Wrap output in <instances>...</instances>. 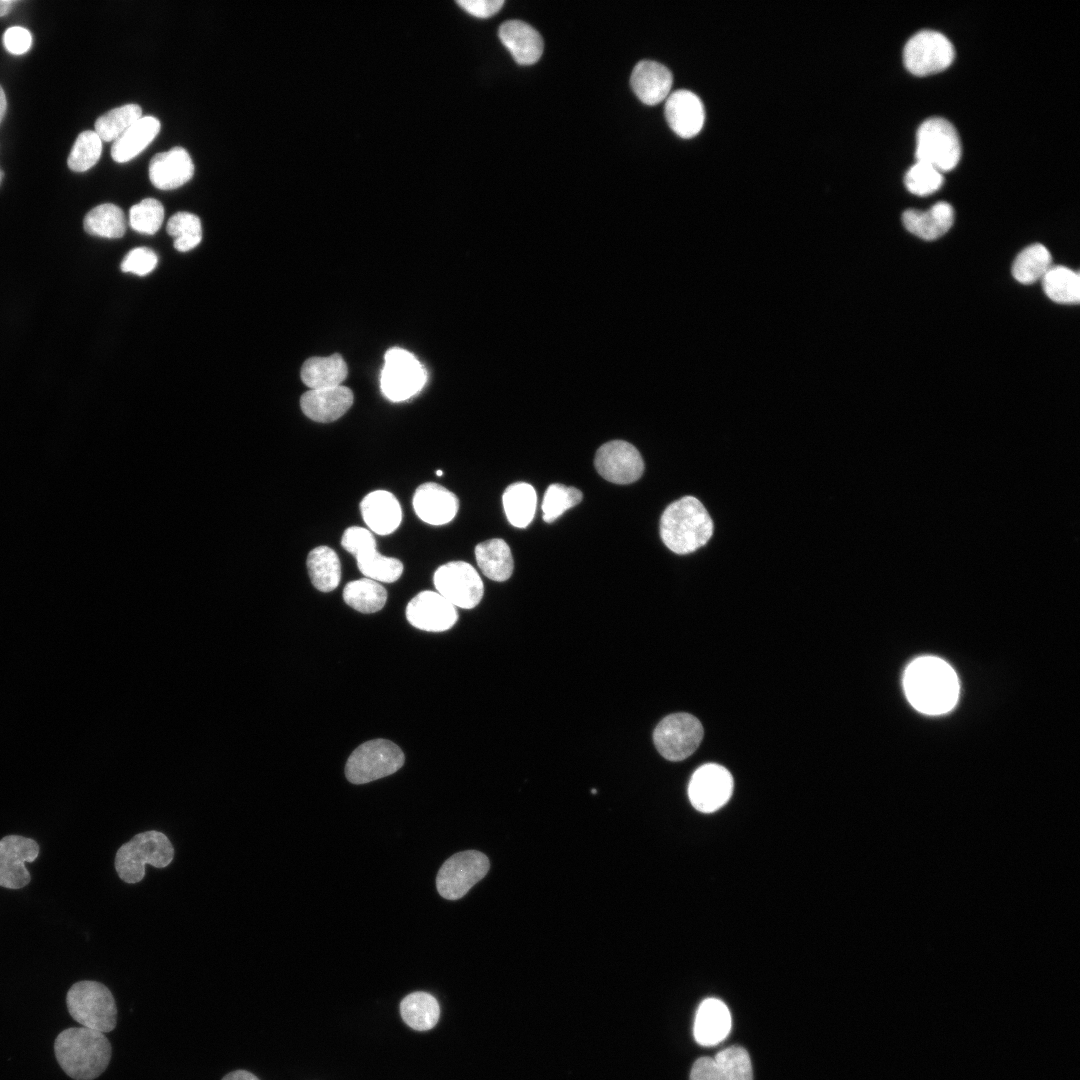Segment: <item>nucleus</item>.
I'll list each match as a JSON object with an SVG mask.
<instances>
[{
	"instance_id": "nucleus-1",
	"label": "nucleus",
	"mask_w": 1080,
	"mask_h": 1080,
	"mask_svg": "<svg viewBox=\"0 0 1080 1080\" xmlns=\"http://www.w3.org/2000/svg\"><path fill=\"white\" fill-rule=\"evenodd\" d=\"M903 686L910 704L928 715L947 713L959 696V681L953 668L934 656H922L906 668Z\"/></svg>"
},
{
	"instance_id": "nucleus-2",
	"label": "nucleus",
	"mask_w": 1080,
	"mask_h": 1080,
	"mask_svg": "<svg viewBox=\"0 0 1080 1080\" xmlns=\"http://www.w3.org/2000/svg\"><path fill=\"white\" fill-rule=\"evenodd\" d=\"M54 1050L61 1068L76 1080L97 1078L111 1058V1045L104 1033L83 1026L62 1031Z\"/></svg>"
},
{
	"instance_id": "nucleus-3",
	"label": "nucleus",
	"mask_w": 1080,
	"mask_h": 1080,
	"mask_svg": "<svg viewBox=\"0 0 1080 1080\" xmlns=\"http://www.w3.org/2000/svg\"><path fill=\"white\" fill-rule=\"evenodd\" d=\"M659 532L669 550L684 555L696 551L710 540L713 522L696 497L684 496L666 507L660 518Z\"/></svg>"
},
{
	"instance_id": "nucleus-4",
	"label": "nucleus",
	"mask_w": 1080,
	"mask_h": 1080,
	"mask_svg": "<svg viewBox=\"0 0 1080 1080\" xmlns=\"http://www.w3.org/2000/svg\"><path fill=\"white\" fill-rule=\"evenodd\" d=\"M173 858L174 847L168 837L160 831L150 830L136 834L120 846L114 865L121 880L134 884L144 878L146 864L164 868Z\"/></svg>"
},
{
	"instance_id": "nucleus-5",
	"label": "nucleus",
	"mask_w": 1080,
	"mask_h": 1080,
	"mask_svg": "<svg viewBox=\"0 0 1080 1080\" xmlns=\"http://www.w3.org/2000/svg\"><path fill=\"white\" fill-rule=\"evenodd\" d=\"M72 1018L83 1027L102 1033L116 1027L117 1007L111 991L96 981H80L72 985L66 996Z\"/></svg>"
},
{
	"instance_id": "nucleus-6",
	"label": "nucleus",
	"mask_w": 1080,
	"mask_h": 1080,
	"mask_svg": "<svg viewBox=\"0 0 1080 1080\" xmlns=\"http://www.w3.org/2000/svg\"><path fill=\"white\" fill-rule=\"evenodd\" d=\"M404 754L393 742L385 739L367 741L349 756L345 774L353 784L368 783L398 771L404 764Z\"/></svg>"
},
{
	"instance_id": "nucleus-7",
	"label": "nucleus",
	"mask_w": 1080,
	"mask_h": 1080,
	"mask_svg": "<svg viewBox=\"0 0 1080 1080\" xmlns=\"http://www.w3.org/2000/svg\"><path fill=\"white\" fill-rule=\"evenodd\" d=\"M916 159L931 164L940 172L953 169L961 157V144L955 127L946 119H926L916 134Z\"/></svg>"
},
{
	"instance_id": "nucleus-8",
	"label": "nucleus",
	"mask_w": 1080,
	"mask_h": 1080,
	"mask_svg": "<svg viewBox=\"0 0 1080 1080\" xmlns=\"http://www.w3.org/2000/svg\"><path fill=\"white\" fill-rule=\"evenodd\" d=\"M341 545L355 556L358 569L366 578L377 582L392 583L402 575V562L380 554L377 551L374 536L366 528L359 526L347 528L343 533Z\"/></svg>"
},
{
	"instance_id": "nucleus-9",
	"label": "nucleus",
	"mask_w": 1080,
	"mask_h": 1080,
	"mask_svg": "<svg viewBox=\"0 0 1080 1080\" xmlns=\"http://www.w3.org/2000/svg\"><path fill=\"white\" fill-rule=\"evenodd\" d=\"M489 867L487 856L476 850L452 855L438 871L436 877L438 893L448 900L460 899L486 876Z\"/></svg>"
},
{
	"instance_id": "nucleus-10",
	"label": "nucleus",
	"mask_w": 1080,
	"mask_h": 1080,
	"mask_svg": "<svg viewBox=\"0 0 1080 1080\" xmlns=\"http://www.w3.org/2000/svg\"><path fill=\"white\" fill-rule=\"evenodd\" d=\"M702 738V724L688 713L666 716L653 733L656 749L670 761H680L690 756L698 748Z\"/></svg>"
},
{
	"instance_id": "nucleus-11",
	"label": "nucleus",
	"mask_w": 1080,
	"mask_h": 1080,
	"mask_svg": "<svg viewBox=\"0 0 1080 1080\" xmlns=\"http://www.w3.org/2000/svg\"><path fill=\"white\" fill-rule=\"evenodd\" d=\"M954 55V47L945 35L933 30H922L907 41L903 60L909 72L926 76L946 69L952 63Z\"/></svg>"
},
{
	"instance_id": "nucleus-12",
	"label": "nucleus",
	"mask_w": 1080,
	"mask_h": 1080,
	"mask_svg": "<svg viewBox=\"0 0 1080 1080\" xmlns=\"http://www.w3.org/2000/svg\"><path fill=\"white\" fill-rule=\"evenodd\" d=\"M425 382L426 371L414 355L401 348H392L386 352L381 388L389 400H407L416 394Z\"/></svg>"
},
{
	"instance_id": "nucleus-13",
	"label": "nucleus",
	"mask_w": 1080,
	"mask_h": 1080,
	"mask_svg": "<svg viewBox=\"0 0 1080 1080\" xmlns=\"http://www.w3.org/2000/svg\"><path fill=\"white\" fill-rule=\"evenodd\" d=\"M433 581L437 592L455 607L474 608L483 597L484 586L480 575L464 561L441 565L435 571Z\"/></svg>"
},
{
	"instance_id": "nucleus-14",
	"label": "nucleus",
	"mask_w": 1080,
	"mask_h": 1080,
	"mask_svg": "<svg viewBox=\"0 0 1080 1080\" xmlns=\"http://www.w3.org/2000/svg\"><path fill=\"white\" fill-rule=\"evenodd\" d=\"M733 791L731 773L723 766L708 763L700 766L688 785V796L693 807L703 813H711L724 806Z\"/></svg>"
},
{
	"instance_id": "nucleus-15",
	"label": "nucleus",
	"mask_w": 1080,
	"mask_h": 1080,
	"mask_svg": "<svg viewBox=\"0 0 1080 1080\" xmlns=\"http://www.w3.org/2000/svg\"><path fill=\"white\" fill-rule=\"evenodd\" d=\"M594 465L605 480L615 484L635 482L644 471V462L639 451L622 440L603 444L595 454Z\"/></svg>"
},
{
	"instance_id": "nucleus-16",
	"label": "nucleus",
	"mask_w": 1080,
	"mask_h": 1080,
	"mask_svg": "<svg viewBox=\"0 0 1080 1080\" xmlns=\"http://www.w3.org/2000/svg\"><path fill=\"white\" fill-rule=\"evenodd\" d=\"M39 854L36 841L19 835H8L0 840V886L19 889L30 882L26 862L34 861Z\"/></svg>"
},
{
	"instance_id": "nucleus-17",
	"label": "nucleus",
	"mask_w": 1080,
	"mask_h": 1080,
	"mask_svg": "<svg viewBox=\"0 0 1080 1080\" xmlns=\"http://www.w3.org/2000/svg\"><path fill=\"white\" fill-rule=\"evenodd\" d=\"M406 618L417 629L442 632L454 626L458 613L456 607L441 594L427 590L410 600L406 607Z\"/></svg>"
},
{
	"instance_id": "nucleus-18",
	"label": "nucleus",
	"mask_w": 1080,
	"mask_h": 1080,
	"mask_svg": "<svg viewBox=\"0 0 1080 1080\" xmlns=\"http://www.w3.org/2000/svg\"><path fill=\"white\" fill-rule=\"evenodd\" d=\"M665 117L669 127L682 138L696 136L702 129L705 111L700 98L689 90L671 93L665 103Z\"/></svg>"
},
{
	"instance_id": "nucleus-19",
	"label": "nucleus",
	"mask_w": 1080,
	"mask_h": 1080,
	"mask_svg": "<svg viewBox=\"0 0 1080 1080\" xmlns=\"http://www.w3.org/2000/svg\"><path fill=\"white\" fill-rule=\"evenodd\" d=\"M413 508L422 521L439 526L453 520L459 508V501L457 496L445 487L434 482H427L415 490Z\"/></svg>"
},
{
	"instance_id": "nucleus-20",
	"label": "nucleus",
	"mask_w": 1080,
	"mask_h": 1080,
	"mask_svg": "<svg viewBox=\"0 0 1080 1080\" xmlns=\"http://www.w3.org/2000/svg\"><path fill=\"white\" fill-rule=\"evenodd\" d=\"M194 174L193 161L183 147L157 153L149 163L151 183L161 190H172L188 182Z\"/></svg>"
},
{
	"instance_id": "nucleus-21",
	"label": "nucleus",
	"mask_w": 1080,
	"mask_h": 1080,
	"mask_svg": "<svg viewBox=\"0 0 1080 1080\" xmlns=\"http://www.w3.org/2000/svg\"><path fill=\"white\" fill-rule=\"evenodd\" d=\"M353 404V392L346 386L316 389L300 398L303 413L313 421L329 423L343 416Z\"/></svg>"
},
{
	"instance_id": "nucleus-22",
	"label": "nucleus",
	"mask_w": 1080,
	"mask_h": 1080,
	"mask_svg": "<svg viewBox=\"0 0 1080 1080\" xmlns=\"http://www.w3.org/2000/svg\"><path fill=\"white\" fill-rule=\"evenodd\" d=\"M630 83L632 90L644 104L655 105L670 95L673 76L666 66L643 60L634 67Z\"/></svg>"
},
{
	"instance_id": "nucleus-23",
	"label": "nucleus",
	"mask_w": 1080,
	"mask_h": 1080,
	"mask_svg": "<svg viewBox=\"0 0 1080 1080\" xmlns=\"http://www.w3.org/2000/svg\"><path fill=\"white\" fill-rule=\"evenodd\" d=\"M498 34L518 64L531 65L540 59L544 48L543 39L529 24L520 20H509L501 24Z\"/></svg>"
},
{
	"instance_id": "nucleus-24",
	"label": "nucleus",
	"mask_w": 1080,
	"mask_h": 1080,
	"mask_svg": "<svg viewBox=\"0 0 1080 1080\" xmlns=\"http://www.w3.org/2000/svg\"><path fill=\"white\" fill-rule=\"evenodd\" d=\"M731 1029V1014L726 1004L716 998H708L699 1005L693 1033L697 1043L714 1046L723 1041Z\"/></svg>"
},
{
	"instance_id": "nucleus-25",
	"label": "nucleus",
	"mask_w": 1080,
	"mask_h": 1080,
	"mask_svg": "<svg viewBox=\"0 0 1080 1080\" xmlns=\"http://www.w3.org/2000/svg\"><path fill=\"white\" fill-rule=\"evenodd\" d=\"M366 525L378 535H389L400 525L402 510L397 498L385 490L367 494L360 503Z\"/></svg>"
},
{
	"instance_id": "nucleus-26",
	"label": "nucleus",
	"mask_w": 1080,
	"mask_h": 1080,
	"mask_svg": "<svg viewBox=\"0 0 1080 1080\" xmlns=\"http://www.w3.org/2000/svg\"><path fill=\"white\" fill-rule=\"evenodd\" d=\"M904 227L913 235L924 240H935L943 236L953 225V207L939 201L927 211L907 209L902 215Z\"/></svg>"
},
{
	"instance_id": "nucleus-27",
	"label": "nucleus",
	"mask_w": 1080,
	"mask_h": 1080,
	"mask_svg": "<svg viewBox=\"0 0 1080 1080\" xmlns=\"http://www.w3.org/2000/svg\"><path fill=\"white\" fill-rule=\"evenodd\" d=\"M160 131V122L153 116H142L123 132L112 144L111 157L116 162H127L144 150Z\"/></svg>"
},
{
	"instance_id": "nucleus-28",
	"label": "nucleus",
	"mask_w": 1080,
	"mask_h": 1080,
	"mask_svg": "<svg viewBox=\"0 0 1080 1080\" xmlns=\"http://www.w3.org/2000/svg\"><path fill=\"white\" fill-rule=\"evenodd\" d=\"M348 373L346 362L335 353L329 357H312L301 368L303 383L312 390L340 386Z\"/></svg>"
},
{
	"instance_id": "nucleus-29",
	"label": "nucleus",
	"mask_w": 1080,
	"mask_h": 1080,
	"mask_svg": "<svg viewBox=\"0 0 1080 1080\" xmlns=\"http://www.w3.org/2000/svg\"><path fill=\"white\" fill-rule=\"evenodd\" d=\"M475 557L482 573L493 581H505L513 572L512 553L503 539L493 538L477 544Z\"/></svg>"
},
{
	"instance_id": "nucleus-30",
	"label": "nucleus",
	"mask_w": 1080,
	"mask_h": 1080,
	"mask_svg": "<svg viewBox=\"0 0 1080 1080\" xmlns=\"http://www.w3.org/2000/svg\"><path fill=\"white\" fill-rule=\"evenodd\" d=\"M307 569L313 586L321 592L334 590L341 579V564L336 552L328 546H318L307 556Z\"/></svg>"
},
{
	"instance_id": "nucleus-31",
	"label": "nucleus",
	"mask_w": 1080,
	"mask_h": 1080,
	"mask_svg": "<svg viewBox=\"0 0 1080 1080\" xmlns=\"http://www.w3.org/2000/svg\"><path fill=\"white\" fill-rule=\"evenodd\" d=\"M503 508L508 521L517 528L527 527L534 518L537 495L525 482L509 485L502 496Z\"/></svg>"
},
{
	"instance_id": "nucleus-32",
	"label": "nucleus",
	"mask_w": 1080,
	"mask_h": 1080,
	"mask_svg": "<svg viewBox=\"0 0 1080 1080\" xmlns=\"http://www.w3.org/2000/svg\"><path fill=\"white\" fill-rule=\"evenodd\" d=\"M400 1014L403 1021L412 1029L427 1031L437 1024L440 1007L431 994L418 991L408 994L401 1001Z\"/></svg>"
},
{
	"instance_id": "nucleus-33",
	"label": "nucleus",
	"mask_w": 1080,
	"mask_h": 1080,
	"mask_svg": "<svg viewBox=\"0 0 1080 1080\" xmlns=\"http://www.w3.org/2000/svg\"><path fill=\"white\" fill-rule=\"evenodd\" d=\"M1052 257L1049 250L1042 244L1036 243L1024 248L1015 258L1012 264V275L1018 282L1029 285L1042 279L1052 267Z\"/></svg>"
},
{
	"instance_id": "nucleus-34",
	"label": "nucleus",
	"mask_w": 1080,
	"mask_h": 1080,
	"mask_svg": "<svg viewBox=\"0 0 1080 1080\" xmlns=\"http://www.w3.org/2000/svg\"><path fill=\"white\" fill-rule=\"evenodd\" d=\"M343 599L347 605L361 613H375L385 605L387 592L379 582L362 578L346 584Z\"/></svg>"
},
{
	"instance_id": "nucleus-35",
	"label": "nucleus",
	"mask_w": 1080,
	"mask_h": 1080,
	"mask_svg": "<svg viewBox=\"0 0 1080 1080\" xmlns=\"http://www.w3.org/2000/svg\"><path fill=\"white\" fill-rule=\"evenodd\" d=\"M1046 296L1056 303L1077 304L1080 300L1079 274L1064 266H1052L1043 276Z\"/></svg>"
},
{
	"instance_id": "nucleus-36",
	"label": "nucleus",
	"mask_w": 1080,
	"mask_h": 1080,
	"mask_svg": "<svg viewBox=\"0 0 1080 1080\" xmlns=\"http://www.w3.org/2000/svg\"><path fill=\"white\" fill-rule=\"evenodd\" d=\"M83 225L88 234L106 238H120L126 231L125 215L120 207L112 203L101 204L90 210Z\"/></svg>"
},
{
	"instance_id": "nucleus-37",
	"label": "nucleus",
	"mask_w": 1080,
	"mask_h": 1080,
	"mask_svg": "<svg viewBox=\"0 0 1080 1080\" xmlns=\"http://www.w3.org/2000/svg\"><path fill=\"white\" fill-rule=\"evenodd\" d=\"M142 117L137 104H125L114 108L95 121V132L102 141H115L133 123Z\"/></svg>"
},
{
	"instance_id": "nucleus-38",
	"label": "nucleus",
	"mask_w": 1080,
	"mask_h": 1080,
	"mask_svg": "<svg viewBox=\"0 0 1080 1080\" xmlns=\"http://www.w3.org/2000/svg\"><path fill=\"white\" fill-rule=\"evenodd\" d=\"M166 230L174 238L175 249L180 252L193 249L202 239L200 219L189 212L181 211L172 215L168 220Z\"/></svg>"
},
{
	"instance_id": "nucleus-39",
	"label": "nucleus",
	"mask_w": 1080,
	"mask_h": 1080,
	"mask_svg": "<svg viewBox=\"0 0 1080 1080\" xmlns=\"http://www.w3.org/2000/svg\"><path fill=\"white\" fill-rule=\"evenodd\" d=\"M721 1080H753L748 1052L741 1046H730L714 1057Z\"/></svg>"
},
{
	"instance_id": "nucleus-40",
	"label": "nucleus",
	"mask_w": 1080,
	"mask_h": 1080,
	"mask_svg": "<svg viewBox=\"0 0 1080 1080\" xmlns=\"http://www.w3.org/2000/svg\"><path fill=\"white\" fill-rule=\"evenodd\" d=\"M102 152V140L95 131L80 133L67 159L68 167L75 172H84L94 166Z\"/></svg>"
},
{
	"instance_id": "nucleus-41",
	"label": "nucleus",
	"mask_w": 1080,
	"mask_h": 1080,
	"mask_svg": "<svg viewBox=\"0 0 1080 1080\" xmlns=\"http://www.w3.org/2000/svg\"><path fill=\"white\" fill-rule=\"evenodd\" d=\"M582 497V492L575 487L559 483L551 484L542 502L543 520L547 523L555 521L566 510L579 504Z\"/></svg>"
},
{
	"instance_id": "nucleus-42",
	"label": "nucleus",
	"mask_w": 1080,
	"mask_h": 1080,
	"mask_svg": "<svg viewBox=\"0 0 1080 1080\" xmlns=\"http://www.w3.org/2000/svg\"><path fill=\"white\" fill-rule=\"evenodd\" d=\"M164 219L163 205L154 198L143 199L133 205L129 211V224L135 231L143 234L156 233Z\"/></svg>"
},
{
	"instance_id": "nucleus-43",
	"label": "nucleus",
	"mask_w": 1080,
	"mask_h": 1080,
	"mask_svg": "<svg viewBox=\"0 0 1080 1080\" xmlns=\"http://www.w3.org/2000/svg\"><path fill=\"white\" fill-rule=\"evenodd\" d=\"M942 183V172L923 161H917L905 175L906 188L919 196H926L937 191Z\"/></svg>"
},
{
	"instance_id": "nucleus-44",
	"label": "nucleus",
	"mask_w": 1080,
	"mask_h": 1080,
	"mask_svg": "<svg viewBox=\"0 0 1080 1080\" xmlns=\"http://www.w3.org/2000/svg\"><path fill=\"white\" fill-rule=\"evenodd\" d=\"M158 262L156 253L146 247H138L129 251L121 262V270L144 276L154 270Z\"/></svg>"
},
{
	"instance_id": "nucleus-45",
	"label": "nucleus",
	"mask_w": 1080,
	"mask_h": 1080,
	"mask_svg": "<svg viewBox=\"0 0 1080 1080\" xmlns=\"http://www.w3.org/2000/svg\"><path fill=\"white\" fill-rule=\"evenodd\" d=\"M3 42L10 53L20 55L28 51L32 44V37L27 29L14 26L5 31Z\"/></svg>"
},
{
	"instance_id": "nucleus-46",
	"label": "nucleus",
	"mask_w": 1080,
	"mask_h": 1080,
	"mask_svg": "<svg viewBox=\"0 0 1080 1080\" xmlns=\"http://www.w3.org/2000/svg\"><path fill=\"white\" fill-rule=\"evenodd\" d=\"M457 3L471 15L480 18L491 17L504 5L503 0H459Z\"/></svg>"
},
{
	"instance_id": "nucleus-47",
	"label": "nucleus",
	"mask_w": 1080,
	"mask_h": 1080,
	"mask_svg": "<svg viewBox=\"0 0 1080 1080\" xmlns=\"http://www.w3.org/2000/svg\"><path fill=\"white\" fill-rule=\"evenodd\" d=\"M690 1080H721L714 1058H698L692 1066Z\"/></svg>"
},
{
	"instance_id": "nucleus-48",
	"label": "nucleus",
	"mask_w": 1080,
	"mask_h": 1080,
	"mask_svg": "<svg viewBox=\"0 0 1080 1080\" xmlns=\"http://www.w3.org/2000/svg\"><path fill=\"white\" fill-rule=\"evenodd\" d=\"M222 1080H259L254 1074L246 1070H236L228 1073Z\"/></svg>"
},
{
	"instance_id": "nucleus-49",
	"label": "nucleus",
	"mask_w": 1080,
	"mask_h": 1080,
	"mask_svg": "<svg viewBox=\"0 0 1080 1080\" xmlns=\"http://www.w3.org/2000/svg\"><path fill=\"white\" fill-rule=\"evenodd\" d=\"M14 4V0H0V17L9 13Z\"/></svg>"
},
{
	"instance_id": "nucleus-50",
	"label": "nucleus",
	"mask_w": 1080,
	"mask_h": 1080,
	"mask_svg": "<svg viewBox=\"0 0 1080 1080\" xmlns=\"http://www.w3.org/2000/svg\"><path fill=\"white\" fill-rule=\"evenodd\" d=\"M6 107H7L6 96H5L3 88L0 85V121H1V119L3 118V116H4L5 112H6Z\"/></svg>"
},
{
	"instance_id": "nucleus-51",
	"label": "nucleus",
	"mask_w": 1080,
	"mask_h": 1080,
	"mask_svg": "<svg viewBox=\"0 0 1080 1080\" xmlns=\"http://www.w3.org/2000/svg\"><path fill=\"white\" fill-rule=\"evenodd\" d=\"M442 474H443V472L441 470L436 471L437 476H442Z\"/></svg>"
},
{
	"instance_id": "nucleus-52",
	"label": "nucleus",
	"mask_w": 1080,
	"mask_h": 1080,
	"mask_svg": "<svg viewBox=\"0 0 1080 1080\" xmlns=\"http://www.w3.org/2000/svg\"><path fill=\"white\" fill-rule=\"evenodd\" d=\"M1 180H2V171L0 170V183H1Z\"/></svg>"
}]
</instances>
